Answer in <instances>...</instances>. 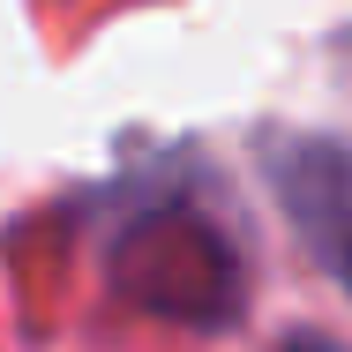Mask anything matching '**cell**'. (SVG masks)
Here are the masks:
<instances>
[{"instance_id": "1", "label": "cell", "mask_w": 352, "mask_h": 352, "mask_svg": "<svg viewBox=\"0 0 352 352\" xmlns=\"http://www.w3.org/2000/svg\"><path fill=\"white\" fill-rule=\"evenodd\" d=\"M270 188H278V203L292 210L300 240L352 292V142H322V135L270 142Z\"/></svg>"}]
</instances>
